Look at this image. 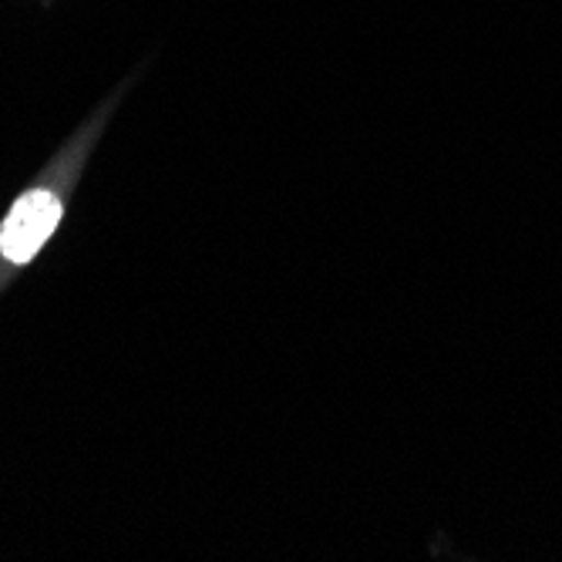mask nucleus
Here are the masks:
<instances>
[{"label":"nucleus","mask_w":562,"mask_h":562,"mask_svg":"<svg viewBox=\"0 0 562 562\" xmlns=\"http://www.w3.org/2000/svg\"><path fill=\"white\" fill-rule=\"evenodd\" d=\"M61 220V202L55 192H27L18 199V206L11 210L4 233H0V252L11 263H27L34 260V252L47 243V236L55 233Z\"/></svg>","instance_id":"1"}]
</instances>
